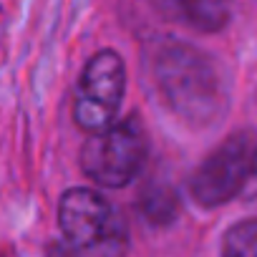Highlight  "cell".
Returning a JSON list of instances; mask_svg holds the SVG:
<instances>
[{
  "mask_svg": "<svg viewBox=\"0 0 257 257\" xmlns=\"http://www.w3.org/2000/svg\"><path fill=\"white\" fill-rule=\"evenodd\" d=\"M154 6L167 18L199 33H214L229 21L227 0H154Z\"/></svg>",
  "mask_w": 257,
  "mask_h": 257,
  "instance_id": "8992f818",
  "label": "cell"
},
{
  "mask_svg": "<svg viewBox=\"0 0 257 257\" xmlns=\"http://www.w3.org/2000/svg\"><path fill=\"white\" fill-rule=\"evenodd\" d=\"M147 134L139 118L113 121L91 134L81 149V169L103 187H126L147 162Z\"/></svg>",
  "mask_w": 257,
  "mask_h": 257,
  "instance_id": "7a4b0ae2",
  "label": "cell"
},
{
  "mask_svg": "<svg viewBox=\"0 0 257 257\" xmlns=\"http://www.w3.org/2000/svg\"><path fill=\"white\" fill-rule=\"evenodd\" d=\"M56 257H71V254H66V252H58V254H56Z\"/></svg>",
  "mask_w": 257,
  "mask_h": 257,
  "instance_id": "9c48e42d",
  "label": "cell"
},
{
  "mask_svg": "<svg viewBox=\"0 0 257 257\" xmlns=\"http://www.w3.org/2000/svg\"><path fill=\"white\" fill-rule=\"evenodd\" d=\"M126 88V68L118 53L101 51L96 53L78 81L76 98H73V118L88 134L111 126L116 111L121 106Z\"/></svg>",
  "mask_w": 257,
  "mask_h": 257,
  "instance_id": "277c9868",
  "label": "cell"
},
{
  "mask_svg": "<svg viewBox=\"0 0 257 257\" xmlns=\"http://www.w3.org/2000/svg\"><path fill=\"white\" fill-rule=\"evenodd\" d=\"M58 222L66 239L78 249L116 257L126 244V229L111 204L93 189L76 187L61 197Z\"/></svg>",
  "mask_w": 257,
  "mask_h": 257,
  "instance_id": "3957f363",
  "label": "cell"
},
{
  "mask_svg": "<svg viewBox=\"0 0 257 257\" xmlns=\"http://www.w3.org/2000/svg\"><path fill=\"white\" fill-rule=\"evenodd\" d=\"M254 101H257V96H254Z\"/></svg>",
  "mask_w": 257,
  "mask_h": 257,
  "instance_id": "30bf717a",
  "label": "cell"
},
{
  "mask_svg": "<svg viewBox=\"0 0 257 257\" xmlns=\"http://www.w3.org/2000/svg\"><path fill=\"white\" fill-rule=\"evenodd\" d=\"M247 204H257V152L252 157V167H249V174H247V182L242 187V194H239Z\"/></svg>",
  "mask_w": 257,
  "mask_h": 257,
  "instance_id": "ba28073f",
  "label": "cell"
},
{
  "mask_svg": "<svg viewBox=\"0 0 257 257\" xmlns=\"http://www.w3.org/2000/svg\"><path fill=\"white\" fill-rule=\"evenodd\" d=\"M257 142L252 134H232L192 174L189 192L202 207H222L242 194Z\"/></svg>",
  "mask_w": 257,
  "mask_h": 257,
  "instance_id": "5b68a950",
  "label": "cell"
},
{
  "mask_svg": "<svg viewBox=\"0 0 257 257\" xmlns=\"http://www.w3.org/2000/svg\"><path fill=\"white\" fill-rule=\"evenodd\" d=\"M154 76L167 103L192 123H212L227 108L219 66L187 43H164L154 58Z\"/></svg>",
  "mask_w": 257,
  "mask_h": 257,
  "instance_id": "6da1fadb",
  "label": "cell"
},
{
  "mask_svg": "<svg viewBox=\"0 0 257 257\" xmlns=\"http://www.w3.org/2000/svg\"><path fill=\"white\" fill-rule=\"evenodd\" d=\"M224 257H257V219L237 222L227 229L222 242Z\"/></svg>",
  "mask_w": 257,
  "mask_h": 257,
  "instance_id": "52a82bcc",
  "label": "cell"
},
{
  "mask_svg": "<svg viewBox=\"0 0 257 257\" xmlns=\"http://www.w3.org/2000/svg\"><path fill=\"white\" fill-rule=\"evenodd\" d=\"M0 257H3V254H0Z\"/></svg>",
  "mask_w": 257,
  "mask_h": 257,
  "instance_id": "8fae6325",
  "label": "cell"
}]
</instances>
